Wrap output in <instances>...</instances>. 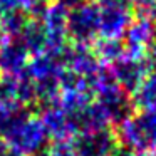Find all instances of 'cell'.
<instances>
[{
  "mask_svg": "<svg viewBox=\"0 0 156 156\" xmlns=\"http://www.w3.org/2000/svg\"><path fill=\"white\" fill-rule=\"evenodd\" d=\"M64 71V54L42 52L34 55L32 61H29L25 74L34 84L35 101H39L42 106L57 101L61 94V81Z\"/></svg>",
  "mask_w": 156,
  "mask_h": 156,
  "instance_id": "cell-1",
  "label": "cell"
},
{
  "mask_svg": "<svg viewBox=\"0 0 156 156\" xmlns=\"http://www.w3.org/2000/svg\"><path fill=\"white\" fill-rule=\"evenodd\" d=\"M118 143L124 148L134 151L138 156L151 153L156 149V112L143 111L129 114L118 124L116 131Z\"/></svg>",
  "mask_w": 156,
  "mask_h": 156,
  "instance_id": "cell-2",
  "label": "cell"
},
{
  "mask_svg": "<svg viewBox=\"0 0 156 156\" xmlns=\"http://www.w3.org/2000/svg\"><path fill=\"white\" fill-rule=\"evenodd\" d=\"M92 101L108 124L111 122L119 124L133 111V101L129 98V92L119 87L108 71H104V74L99 79Z\"/></svg>",
  "mask_w": 156,
  "mask_h": 156,
  "instance_id": "cell-3",
  "label": "cell"
},
{
  "mask_svg": "<svg viewBox=\"0 0 156 156\" xmlns=\"http://www.w3.org/2000/svg\"><path fill=\"white\" fill-rule=\"evenodd\" d=\"M47 138L49 136L41 119L30 116V112L20 118L17 122H14L2 136L5 146L19 156L39 154V151L45 146Z\"/></svg>",
  "mask_w": 156,
  "mask_h": 156,
  "instance_id": "cell-4",
  "label": "cell"
},
{
  "mask_svg": "<svg viewBox=\"0 0 156 156\" xmlns=\"http://www.w3.org/2000/svg\"><path fill=\"white\" fill-rule=\"evenodd\" d=\"M101 35V9L92 2H82L67 14V39L74 45L94 44Z\"/></svg>",
  "mask_w": 156,
  "mask_h": 156,
  "instance_id": "cell-5",
  "label": "cell"
},
{
  "mask_svg": "<svg viewBox=\"0 0 156 156\" xmlns=\"http://www.w3.org/2000/svg\"><path fill=\"white\" fill-rule=\"evenodd\" d=\"M149 72L146 57L124 54L121 59L112 62L109 66V76L114 79V82L122 87L126 92H134L141 86Z\"/></svg>",
  "mask_w": 156,
  "mask_h": 156,
  "instance_id": "cell-6",
  "label": "cell"
},
{
  "mask_svg": "<svg viewBox=\"0 0 156 156\" xmlns=\"http://www.w3.org/2000/svg\"><path fill=\"white\" fill-rule=\"evenodd\" d=\"M122 42L126 54L146 57V54L156 44V29L151 15L141 14L138 17H133L128 30L122 35Z\"/></svg>",
  "mask_w": 156,
  "mask_h": 156,
  "instance_id": "cell-7",
  "label": "cell"
},
{
  "mask_svg": "<svg viewBox=\"0 0 156 156\" xmlns=\"http://www.w3.org/2000/svg\"><path fill=\"white\" fill-rule=\"evenodd\" d=\"M72 146L76 156H112V153L118 149V138L116 133L106 126L76 134Z\"/></svg>",
  "mask_w": 156,
  "mask_h": 156,
  "instance_id": "cell-8",
  "label": "cell"
},
{
  "mask_svg": "<svg viewBox=\"0 0 156 156\" xmlns=\"http://www.w3.org/2000/svg\"><path fill=\"white\" fill-rule=\"evenodd\" d=\"M41 119L42 126H44L45 133L49 138L54 141H61V139H71L76 136L74 126H72L71 116L69 112L62 108V104L57 101L44 104L41 109Z\"/></svg>",
  "mask_w": 156,
  "mask_h": 156,
  "instance_id": "cell-9",
  "label": "cell"
},
{
  "mask_svg": "<svg viewBox=\"0 0 156 156\" xmlns=\"http://www.w3.org/2000/svg\"><path fill=\"white\" fill-rule=\"evenodd\" d=\"M99 9H101V37L122 39L133 20V14L128 4H114Z\"/></svg>",
  "mask_w": 156,
  "mask_h": 156,
  "instance_id": "cell-10",
  "label": "cell"
},
{
  "mask_svg": "<svg viewBox=\"0 0 156 156\" xmlns=\"http://www.w3.org/2000/svg\"><path fill=\"white\" fill-rule=\"evenodd\" d=\"M29 52L19 39H7L0 45V74L19 77L25 74L29 66Z\"/></svg>",
  "mask_w": 156,
  "mask_h": 156,
  "instance_id": "cell-11",
  "label": "cell"
},
{
  "mask_svg": "<svg viewBox=\"0 0 156 156\" xmlns=\"http://www.w3.org/2000/svg\"><path fill=\"white\" fill-rule=\"evenodd\" d=\"M19 41L24 44V47L27 49L29 54L37 55L45 52L47 49V35H45V30L42 27L41 20L35 17H30L29 22L25 24L24 30L19 35Z\"/></svg>",
  "mask_w": 156,
  "mask_h": 156,
  "instance_id": "cell-12",
  "label": "cell"
},
{
  "mask_svg": "<svg viewBox=\"0 0 156 156\" xmlns=\"http://www.w3.org/2000/svg\"><path fill=\"white\" fill-rule=\"evenodd\" d=\"M98 59L102 64L111 66L112 62H116L118 59H121L126 54V47L122 39H104L101 37L99 41L94 42V49Z\"/></svg>",
  "mask_w": 156,
  "mask_h": 156,
  "instance_id": "cell-13",
  "label": "cell"
},
{
  "mask_svg": "<svg viewBox=\"0 0 156 156\" xmlns=\"http://www.w3.org/2000/svg\"><path fill=\"white\" fill-rule=\"evenodd\" d=\"M134 104L143 111L156 112V72L146 76L141 86L134 91Z\"/></svg>",
  "mask_w": 156,
  "mask_h": 156,
  "instance_id": "cell-14",
  "label": "cell"
},
{
  "mask_svg": "<svg viewBox=\"0 0 156 156\" xmlns=\"http://www.w3.org/2000/svg\"><path fill=\"white\" fill-rule=\"evenodd\" d=\"M29 114V108L19 102L0 101V138L7 133L14 122H17L20 118Z\"/></svg>",
  "mask_w": 156,
  "mask_h": 156,
  "instance_id": "cell-15",
  "label": "cell"
},
{
  "mask_svg": "<svg viewBox=\"0 0 156 156\" xmlns=\"http://www.w3.org/2000/svg\"><path fill=\"white\" fill-rule=\"evenodd\" d=\"M29 19H30V15L24 9H17L14 12H9V14L2 15L0 22H2V27H4V30H5L9 39H19V35L24 30Z\"/></svg>",
  "mask_w": 156,
  "mask_h": 156,
  "instance_id": "cell-16",
  "label": "cell"
},
{
  "mask_svg": "<svg viewBox=\"0 0 156 156\" xmlns=\"http://www.w3.org/2000/svg\"><path fill=\"white\" fill-rule=\"evenodd\" d=\"M45 156H76L74 146H72L71 139H61V141H54L51 148L47 149Z\"/></svg>",
  "mask_w": 156,
  "mask_h": 156,
  "instance_id": "cell-17",
  "label": "cell"
},
{
  "mask_svg": "<svg viewBox=\"0 0 156 156\" xmlns=\"http://www.w3.org/2000/svg\"><path fill=\"white\" fill-rule=\"evenodd\" d=\"M17 9H22V0H0V17Z\"/></svg>",
  "mask_w": 156,
  "mask_h": 156,
  "instance_id": "cell-18",
  "label": "cell"
},
{
  "mask_svg": "<svg viewBox=\"0 0 156 156\" xmlns=\"http://www.w3.org/2000/svg\"><path fill=\"white\" fill-rule=\"evenodd\" d=\"M129 4L138 5L141 10H154L156 9V0H129Z\"/></svg>",
  "mask_w": 156,
  "mask_h": 156,
  "instance_id": "cell-19",
  "label": "cell"
},
{
  "mask_svg": "<svg viewBox=\"0 0 156 156\" xmlns=\"http://www.w3.org/2000/svg\"><path fill=\"white\" fill-rule=\"evenodd\" d=\"M146 62H148V67L151 69V72H156V44L146 54Z\"/></svg>",
  "mask_w": 156,
  "mask_h": 156,
  "instance_id": "cell-20",
  "label": "cell"
},
{
  "mask_svg": "<svg viewBox=\"0 0 156 156\" xmlns=\"http://www.w3.org/2000/svg\"><path fill=\"white\" fill-rule=\"evenodd\" d=\"M52 2H55V4L62 5L64 9H67V10H71V9L77 7L79 4H82V2H86V0H52Z\"/></svg>",
  "mask_w": 156,
  "mask_h": 156,
  "instance_id": "cell-21",
  "label": "cell"
},
{
  "mask_svg": "<svg viewBox=\"0 0 156 156\" xmlns=\"http://www.w3.org/2000/svg\"><path fill=\"white\" fill-rule=\"evenodd\" d=\"M112 156H138V154H136L134 151H131V149H128V148H124V146H122V148L116 149V151L112 153Z\"/></svg>",
  "mask_w": 156,
  "mask_h": 156,
  "instance_id": "cell-22",
  "label": "cell"
},
{
  "mask_svg": "<svg viewBox=\"0 0 156 156\" xmlns=\"http://www.w3.org/2000/svg\"><path fill=\"white\" fill-rule=\"evenodd\" d=\"M92 4L99 5V7H106V5H114V4H124L122 0H91Z\"/></svg>",
  "mask_w": 156,
  "mask_h": 156,
  "instance_id": "cell-23",
  "label": "cell"
},
{
  "mask_svg": "<svg viewBox=\"0 0 156 156\" xmlns=\"http://www.w3.org/2000/svg\"><path fill=\"white\" fill-rule=\"evenodd\" d=\"M7 34H5V30H4V27H2V22H0V45L4 44L5 41H7Z\"/></svg>",
  "mask_w": 156,
  "mask_h": 156,
  "instance_id": "cell-24",
  "label": "cell"
},
{
  "mask_svg": "<svg viewBox=\"0 0 156 156\" xmlns=\"http://www.w3.org/2000/svg\"><path fill=\"white\" fill-rule=\"evenodd\" d=\"M5 149H7V146H5V143H4V139L0 138V154H2V153L5 151Z\"/></svg>",
  "mask_w": 156,
  "mask_h": 156,
  "instance_id": "cell-25",
  "label": "cell"
},
{
  "mask_svg": "<svg viewBox=\"0 0 156 156\" xmlns=\"http://www.w3.org/2000/svg\"><path fill=\"white\" fill-rule=\"evenodd\" d=\"M143 156H156V149H154V151H151V153H146V154H143Z\"/></svg>",
  "mask_w": 156,
  "mask_h": 156,
  "instance_id": "cell-26",
  "label": "cell"
},
{
  "mask_svg": "<svg viewBox=\"0 0 156 156\" xmlns=\"http://www.w3.org/2000/svg\"><path fill=\"white\" fill-rule=\"evenodd\" d=\"M153 22H154V29H156V9H154V15H153Z\"/></svg>",
  "mask_w": 156,
  "mask_h": 156,
  "instance_id": "cell-27",
  "label": "cell"
},
{
  "mask_svg": "<svg viewBox=\"0 0 156 156\" xmlns=\"http://www.w3.org/2000/svg\"><path fill=\"white\" fill-rule=\"evenodd\" d=\"M34 156H41V154H34Z\"/></svg>",
  "mask_w": 156,
  "mask_h": 156,
  "instance_id": "cell-28",
  "label": "cell"
}]
</instances>
